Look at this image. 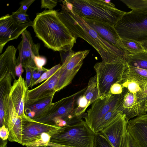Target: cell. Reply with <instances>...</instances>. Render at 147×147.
I'll return each instance as SVG.
<instances>
[{
  "label": "cell",
  "instance_id": "obj_1",
  "mask_svg": "<svg viewBox=\"0 0 147 147\" xmlns=\"http://www.w3.org/2000/svg\"><path fill=\"white\" fill-rule=\"evenodd\" d=\"M60 11L63 20L72 35L81 38L90 45L99 54L102 61L108 62L118 60L125 61L128 54L101 37L83 18L73 11L67 0H62Z\"/></svg>",
  "mask_w": 147,
  "mask_h": 147
},
{
  "label": "cell",
  "instance_id": "obj_2",
  "mask_svg": "<svg viewBox=\"0 0 147 147\" xmlns=\"http://www.w3.org/2000/svg\"><path fill=\"white\" fill-rule=\"evenodd\" d=\"M33 23L36 36L48 49L68 52L76 43L77 39L63 22L60 11L45 9L36 14Z\"/></svg>",
  "mask_w": 147,
  "mask_h": 147
},
{
  "label": "cell",
  "instance_id": "obj_3",
  "mask_svg": "<svg viewBox=\"0 0 147 147\" xmlns=\"http://www.w3.org/2000/svg\"><path fill=\"white\" fill-rule=\"evenodd\" d=\"M73 12L82 18L102 22L114 26L125 12L110 0H67Z\"/></svg>",
  "mask_w": 147,
  "mask_h": 147
},
{
  "label": "cell",
  "instance_id": "obj_4",
  "mask_svg": "<svg viewBox=\"0 0 147 147\" xmlns=\"http://www.w3.org/2000/svg\"><path fill=\"white\" fill-rule=\"evenodd\" d=\"M86 88L78 91L69 96L63 98L54 103H52L35 121L59 127L76 122L82 119L74 114L76 101Z\"/></svg>",
  "mask_w": 147,
  "mask_h": 147
},
{
  "label": "cell",
  "instance_id": "obj_5",
  "mask_svg": "<svg viewBox=\"0 0 147 147\" xmlns=\"http://www.w3.org/2000/svg\"><path fill=\"white\" fill-rule=\"evenodd\" d=\"M95 133L81 119L51 137L48 147H93Z\"/></svg>",
  "mask_w": 147,
  "mask_h": 147
},
{
  "label": "cell",
  "instance_id": "obj_6",
  "mask_svg": "<svg viewBox=\"0 0 147 147\" xmlns=\"http://www.w3.org/2000/svg\"><path fill=\"white\" fill-rule=\"evenodd\" d=\"M121 39L142 43L147 41V10H133L126 12L114 25Z\"/></svg>",
  "mask_w": 147,
  "mask_h": 147
},
{
  "label": "cell",
  "instance_id": "obj_7",
  "mask_svg": "<svg viewBox=\"0 0 147 147\" xmlns=\"http://www.w3.org/2000/svg\"><path fill=\"white\" fill-rule=\"evenodd\" d=\"M127 64L123 60L96 63L94 66L96 72L98 98L108 96L111 86L115 83L122 84Z\"/></svg>",
  "mask_w": 147,
  "mask_h": 147
},
{
  "label": "cell",
  "instance_id": "obj_8",
  "mask_svg": "<svg viewBox=\"0 0 147 147\" xmlns=\"http://www.w3.org/2000/svg\"><path fill=\"white\" fill-rule=\"evenodd\" d=\"M62 128L33 119L28 121L23 127L21 144L27 147L47 146L51 137L60 132Z\"/></svg>",
  "mask_w": 147,
  "mask_h": 147
},
{
  "label": "cell",
  "instance_id": "obj_9",
  "mask_svg": "<svg viewBox=\"0 0 147 147\" xmlns=\"http://www.w3.org/2000/svg\"><path fill=\"white\" fill-rule=\"evenodd\" d=\"M121 94L109 95L98 98L92 104L91 108L87 110L84 117L86 124L94 133L100 120L109 111L118 108Z\"/></svg>",
  "mask_w": 147,
  "mask_h": 147
},
{
  "label": "cell",
  "instance_id": "obj_10",
  "mask_svg": "<svg viewBox=\"0 0 147 147\" xmlns=\"http://www.w3.org/2000/svg\"><path fill=\"white\" fill-rule=\"evenodd\" d=\"M90 51L89 50L77 52L71 50L65 57L61 59L62 64L60 68V76L56 92L63 89L71 83Z\"/></svg>",
  "mask_w": 147,
  "mask_h": 147
},
{
  "label": "cell",
  "instance_id": "obj_11",
  "mask_svg": "<svg viewBox=\"0 0 147 147\" xmlns=\"http://www.w3.org/2000/svg\"><path fill=\"white\" fill-rule=\"evenodd\" d=\"M121 98L118 108L121 112L125 115L129 121L131 118L147 113L145 103L147 98L140 97L138 94L123 87Z\"/></svg>",
  "mask_w": 147,
  "mask_h": 147
},
{
  "label": "cell",
  "instance_id": "obj_12",
  "mask_svg": "<svg viewBox=\"0 0 147 147\" xmlns=\"http://www.w3.org/2000/svg\"><path fill=\"white\" fill-rule=\"evenodd\" d=\"M21 35L22 39L17 47L19 54L16 60L17 65L21 63L24 68L29 66L36 67L34 59L39 55L40 44L34 43L30 32L26 29Z\"/></svg>",
  "mask_w": 147,
  "mask_h": 147
},
{
  "label": "cell",
  "instance_id": "obj_13",
  "mask_svg": "<svg viewBox=\"0 0 147 147\" xmlns=\"http://www.w3.org/2000/svg\"><path fill=\"white\" fill-rule=\"evenodd\" d=\"M60 74V68L50 78L41 84L30 90H27L25 97V106L54 95Z\"/></svg>",
  "mask_w": 147,
  "mask_h": 147
},
{
  "label": "cell",
  "instance_id": "obj_14",
  "mask_svg": "<svg viewBox=\"0 0 147 147\" xmlns=\"http://www.w3.org/2000/svg\"><path fill=\"white\" fill-rule=\"evenodd\" d=\"M128 121L125 115L120 113L110 124L100 132L113 147H122L127 131Z\"/></svg>",
  "mask_w": 147,
  "mask_h": 147
},
{
  "label": "cell",
  "instance_id": "obj_15",
  "mask_svg": "<svg viewBox=\"0 0 147 147\" xmlns=\"http://www.w3.org/2000/svg\"><path fill=\"white\" fill-rule=\"evenodd\" d=\"M28 27L16 23L11 15L7 14L0 18V53L9 41L17 39Z\"/></svg>",
  "mask_w": 147,
  "mask_h": 147
},
{
  "label": "cell",
  "instance_id": "obj_16",
  "mask_svg": "<svg viewBox=\"0 0 147 147\" xmlns=\"http://www.w3.org/2000/svg\"><path fill=\"white\" fill-rule=\"evenodd\" d=\"M83 19L101 37L115 47L127 53L113 26L95 20Z\"/></svg>",
  "mask_w": 147,
  "mask_h": 147
},
{
  "label": "cell",
  "instance_id": "obj_17",
  "mask_svg": "<svg viewBox=\"0 0 147 147\" xmlns=\"http://www.w3.org/2000/svg\"><path fill=\"white\" fill-rule=\"evenodd\" d=\"M28 89L26 87L25 81L21 76L18 79L14 80L9 96L19 115L25 120L31 121L33 119L27 116L24 111L25 95Z\"/></svg>",
  "mask_w": 147,
  "mask_h": 147
},
{
  "label": "cell",
  "instance_id": "obj_18",
  "mask_svg": "<svg viewBox=\"0 0 147 147\" xmlns=\"http://www.w3.org/2000/svg\"><path fill=\"white\" fill-rule=\"evenodd\" d=\"M127 128L139 147H147V113L129 120Z\"/></svg>",
  "mask_w": 147,
  "mask_h": 147
},
{
  "label": "cell",
  "instance_id": "obj_19",
  "mask_svg": "<svg viewBox=\"0 0 147 147\" xmlns=\"http://www.w3.org/2000/svg\"><path fill=\"white\" fill-rule=\"evenodd\" d=\"M17 49L13 45L8 46L0 56V78L10 76L16 79V68L17 66L16 57Z\"/></svg>",
  "mask_w": 147,
  "mask_h": 147
},
{
  "label": "cell",
  "instance_id": "obj_20",
  "mask_svg": "<svg viewBox=\"0 0 147 147\" xmlns=\"http://www.w3.org/2000/svg\"><path fill=\"white\" fill-rule=\"evenodd\" d=\"M54 95L37 101L32 104L25 106L26 115L32 119L42 114L52 103Z\"/></svg>",
  "mask_w": 147,
  "mask_h": 147
},
{
  "label": "cell",
  "instance_id": "obj_21",
  "mask_svg": "<svg viewBox=\"0 0 147 147\" xmlns=\"http://www.w3.org/2000/svg\"><path fill=\"white\" fill-rule=\"evenodd\" d=\"M126 80L135 82L147 81V70L127 65L125 72L124 82Z\"/></svg>",
  "mask_w": 147,
  "mask_h": 147
},
{
  "label": "cell",
  "instance_id": "obj_22",
  "mask_svg": "<svg viewBox=\"0 0 147 147\" xmlns=\"http://www.w3.org/2000/svg\"><path fill=\"white\" fill-rule=\"evenodd\" d=\"M128 65L147 70V51L135 54H128L125 59Z\"/></svg>",
  "mask_w": 147,
  "mask_h": 147
},
{
  "label": "cell",
  "instance_id": "obj_23",
  "mask_svg": "<svg viewBox=\"0 0 147 147\" xmlns=\"http://www.w3.org/2000/svg\"><path fill=\"white\" fill-rule=\"evenodd\" d=\"M83 95L87 100L89 106L92 104L98 98V90L96 75L90 79Z\"/></svg>",
  "mask_w": 147,
  "mask_h": 147
},
{
  "label": "cell",
  "instance_id": "obj_24",
  "mask_svg": "<svg viewBox=\"0 0 147 147\" xmlns=\"http://www.w3.org/2000/svg\"><path fill=\"white\" fill-rule=\"evenodd\" d=\"M121 39L125 48L128 54H137L145 51L142 43L139 42L128 38Z\"/></svg>",
  "mask_w": 147,
  "mask_h": 147
},
{
  "label": "cell",
  "instance_id": "obj_25",
  "mask_svg": "<svg viewBox=\"0 0 147 147\" xmlns=\"http://www.w3.org/2000/svg\"><path fill=\"white\" fill-rule=\"evenodd\" d=\"M121 113L118 108L108 112L102 117L98 125L96 133L100 132L105 128L111 123L118 115Z\"/></svg>",
  "mask_w": 147,
  "mask_h": 147
},
{
  "label": "cell",
  "instance_id": "obj_26",
  "mask_svg": "<svg viewBox=\"0 0 147 147\" xmlns=\"http://www.w3.org/2000/svg\"><path fill=\"white\" fill-rule=\"evenodd\" d=\"M14 21L18 24L28 27L32 26L33 23L30 19L27 13H23L17 11L13 12L11 15Z\"/></svg>",
  "mask_w": 147,
  "mask_h": 147
},
{
  "label": "cell",
  "instance_id": "obj_27",
  "mask_svg": "<svg viewBox=\"0 0 147 147\" xmlns=\"http://www.w3.org/2000/svg\"><path fill=\"white\" fill-rule=\"evenodd\" d=\"M88 106V101L85 96L83 94L79 96L76 101L74 115L76 117H82V115Z\"/></svg>",
  "mask_w": 147,
  "mask_h": 147
},
{
  "label": "cell",
  "instance_id": "obj_28",
  "mask_svg": "<svg viewBox=\"0 0 147 147\" xmlns=\"http://www.w3.org/2000/svg\"><path fill=\"white\" fill-rule=\"evenodd\" d=\"M120 1L132 10H147V0H121Z\"/></svg>",
  "mask_w": 147,
  "mask_h": 147
},
{
  "label": "cell",
  "instance_id": "obj_29",
  "mask_svg": "<svg viewBox=\"0 0 147 147\" xmlns=\"http://www.w3.org/2000/svg\"><path fill=\"white\" fill-rule=\"evenodd\" d=\"M93 147H113L100 132L95 133Z\"/></svg>",
  "mask_w": 147,
  "mask_h": 147
},
{
  "label": "cell",
  "instance_id": "obj_30",
  "mask_svg": "<svg viewBox=\"0 0 147 147\" xmlns=\"http://www.w3.org/2000/svg\"><path fill=\"white\" fill-rule=\"evenodd\" d=\"M61 65L59 64L56 65L49 69H47L36 81L34 85L40 83L46 80L51 77L60 68Z\"/></svg>",
  "mask_w": 147,
  "mask_h": 147
},
{
  "label": "cell",
  "instance_id": "obj_31",
  "mask_svg": "<svg viewBox=\"0 0 147 147\" xmlns=\"http://www.w3.org/2000/svg\"><path fill=\"white\" fill-rule=\"evenodd\" d=\"M34 61L37 71L42 72L47 69L43 67L47 63V59L45 57L39 55L36 56L34 58Z\"/></svg>",
  "mask_w": 147,
  "mask_h": 147
},
{
  "label": "cell",
  "instance_id": "obj_32",
  "mask_svg": "<svg viewBox=\"0 0 147 147\" xmlns=\"http://www.w3.org/2000/svg\"><path fill=\"white\" fill-rule=\"evenodd\" d=\"M26 71V79L25 81L26 85V87L28 88L30 87L32 74L33 72L37 70L36 67H34L29 66L26 67L25 68Z\"/></svg>",
  "mask_w": 147,
  "mask_h": 147
},
{
  "label": "cell",
  "instance_id": "obj_33",
  "mask_svg": "<svg viewBox=\"0 0 147 147\" xmlns=\"http://www.w3.org/2000/svg\"><path fill=\"white\" fill-rule=\"evenodd\" d=\"M122 147H139L127 130Z\"/></svg>",
  "mask_w": 147,
  "mask_h": 147
},
{
  "label": "cell",
  "instance_id": "obj_34",
  "mask_svg": "<svg viewBox=\"0 0 147 147\" xmlns=\"http://www.w3.org/2000/svg\"><path fill=\"white\" fill-rule=\"evenodd\" d=\"M35 1V0H25L21 1L20 3V6L17 11L26 13L28 8Z\"/></svg>",
  "mask_w": 147,
  "mask_h": 147
},
{
  "label": "cell",
  "instance_id": "obj_35",
  "mask_svg": "<svg viewBox=\"0 0 147 147\" xmlns=\"http://www.w3.org/2000/svg\"><path fill=\"white\" fill-rule=\"evenodd\" d=\"M41 2V8H44L45 9H48L49 10H53L57 3V0H42Z\"/></svg>",
  "mask_w": 147,
  "mask_h": 147
},
{
  "label": "cell",
  "instance_id": "obj_36",
  "mask_svg": "<svg viewBox=\"0 0 147 147\" xmlns=\"http://www.w3.org/2000/svg\"><path fill=\"white\" fill-rule=\"evenodd\" d=\"M123 90V87L121 84L115 83L111 86L109 95L121 94Z\"/></svg>",
  "mask_w": 147,
  "mask_h": 147
},
{
  "label": "cell",
  "instance_id": "obj_37",
  "mask_svg": "<svg viewBox=\"0 0 147 147\" xmlns=\"http://www.w3.org/2000/svg\"><path fill=\"white\" fill-rule=\"evenodd\" d=\"M136 82L139 84L140 88V90L139 93V96L142 98H147V81Z\"/></svg>",
  "mask_w": 147,
  "mask_h": 147
},
{
  "label": "cell",
  "instance_id": "obj_38",
  "mask_svg": "<svg viewBox=\"0 0 147 147\" xmlns=\"http://www.w3.org/2000/svg\"><path fill=\"white\" fill-rule=\"evenodd\" d=\"M9 134V129L5 125L0 127V139L3 140H6L8 139Z\"/></svg>",
  "mask_w": 147,
  "mask_h": 147
},
{
  "label": "cell",
  "instance_id": "obj_39",
  "mask_svg": "<svg viewBox=\"0 0 147 147\" xmlns=\"http://www.w3.org/2000/svg\"><path fill=\"white\" fill-rule=\"evenodd\" d=\"M42 71H39L37 70L34 71L33 73L31 85L30 87L32 88L34 85V83L41 75Z\"/></svg>",
  "mask_w": 147,
  "mask_h": 147
},
{
  "label": "cell",
  "instance_id": "obj_40",
  "mask_svg": "<svg viewBox=\"0 0 147 147\" xmlns=\"http://www.w3.org/2000/svg\"><path fill=\"white\" fill-rule=\"evenodd\" d=\"M23 67L21 63L17 65L16 67V76H17L18 78L22 76V75L24 71Z\"/></svg>",
  "mask_w": 147,
  "mask_h": 147
},
{
  "label": "cell",
  "instance_id": "obj_41",
  "mask_svg": "<svg viewBox=\"0 0 147 147\" xmlns=\"http://www.w3.org/2000/svg\"><path fill=\"white\" fill-rule=\"evenodd\" d=\"M7 140H3L0 139V147H7Z\"/></svg>",
  "mask_w": 147,
  "mask_h": 147
},
{
  "label": "cell",
  "instance_id": "obj_42",
  "mask_svg": "<svg viewBox=\"0 0 147 147\" xmlns=\"http://www.w3.org/2000/svg\"><path fill=\"white\" fill-rule=\"evenodd\" d=\"M141 43L145 50L147 51V41Z\"/></svg>",
  "mask_w": 147,
  "mask_h": 147
},
{
  "label": "cell",
  "instance_id": "obj_43",
  "mask_svg": "<svg viewBox=\"0 0 147 147\" xmlns=\"http://www.w3.org/2000/svg\"><path fill=\"white\" fill-rule=\"evenodd\" d=\"M145 108L146 112L147 113V99L146 100L145 103Z\"/></svg>",
  "mask_w": 147,
  "mask_h": 147
},
{
  "label": "cell",
  "instance_id": "obj_44",
  "mask_svg": "<svg viewBox=\"0 0 147 147\" xmlns=\"http://www.w3.org/2000/svg\"><path fill=\"white\" fill-rule=\"evenodd\" d=\"M47 147L45 146V147Z\"/></svg>",
  "mask_w": 147,
  "mask_h": 147
}]
</instances>
